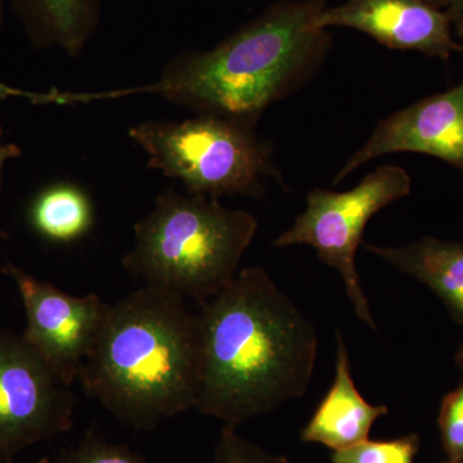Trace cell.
<instances>
[{
  "instance_id": "4fadbf2b",
  "label": "cell",
  "mask_w": 463,
  "mask_h": 463,
  "mask_svg": "<svg viewBox=\"0 0 463 463\" xmlns=\"http://www.w3.org/2000/svg\"><path fill=\"white\" fill-rule=\"evenodd\" d=\"M27 38L38 50L78 56L99 25L102 0H11Z\"/></svg>"
},
{
  "instance_id": "9c48e42d",
  "label": "cell",
  "mask_w": 463,
  "mask_h": 463,
  "mask_svg": "<svg viewBox=\"0 0 463 463\" xmlns=\"http://www.w3.org/2000/svg\"><path fill=\"white\" fill-rule=\"evenodd\" d=\"M412 152L437 157L463 172V81L389 115L347 158L334 184L386 155Z\"/></svg>"
},
{
  "instance_id": "8992f818",
  "label": "cell",
  "mask_w": 463,
  "mask_h": 463,
  "mask_svg": "<svg viewBox=\"0 0 463 463\" xmlns=\"http://www.w3.org/2000/svg\"><path fill=\"white\" fill-rule=\"evenodd\" d=\"M411 190L410 174L397 165L377 167L349 191L316 188L307 194L306 210L291 228L274 240L273 245L312 246L323 263L340 274L356 317L376 330L356 272V250L364 243V232L373 216L390 203L407 197Z\"/></svg>"
},
{
  "instance_id": "ac0fdd59",
  "label": "cell",
  "mask_w": 463,
  "mask_h": 463,
  "mask_svg": "<svg viewBox=\"0 0 463 463\" xmlns=\"http://www.w3.org/2000/svg\"><path fill=\"white\" fill-rule=\"evenodd\" d=\"M213 463H289L288 457L267 452L258 444L241 437L236 429H222Z\"/></svg>"
},
{
  "instance_id": "e0dca14e",
  "label": "cell",
  "mask_w": 463,
  "mask_h": 463,
  "mask_svg": "<svg viewBox=\"0 0 463 463\" xmlns=\"http://www.w3.org/2000/svg\"><path fill=\"white\" fill-rule=\"evenodd\" d=\"M438 425L446 463H463V373L458 386L441 401Z\"/></svg>"
},
{
  "instance_id": "8fae6325",
  "label": "cell",
  "mask_w": 463,
  "mask_h": 463,
  "mask_svg": "<svg viewBox=\"0 0 463 463\" xmlns=\"http://www.w3.org/2000/svg\"><path fill=\"white\" fill-rule=\"evenodd\" d=\"M336 344L334 383L300 432L301 440L322 444L332 452L368 440L374 422L389 412L385 405L368 403L356 389L349 353L340 332Z\"/></svg>"
},
{
  "instance_id": "9a60e30c",
  "label": "cell",
  "mask_w": 463,
  "mask_h": 463,
  "mask_svg": "<svg viewBox=\"0 0 463 463\" xmlns=\"http://www.w3.org/2000/svg\"><path fill=\"white\" fill-rule=\"evenodd\" d=\"M421 440L417 434H408L392 440L362 441L346 449L335 450L331 463H414Z\"/></svg>"
},
{
  "instance_id": "7a4b0ae2",
  "label": "cell",
  "mask_w": 463,
  "mask_h": 463,
  "mask_svg": "<svg viewBox=\"0 0 463 463\" xmlns=\"http://www.w3.org/2000/svg\"><path fill=\"white\" fill-rule=\"evenodd\" d=\"M325 7L326 0H279L212 50L178 54L152 83L96 93L52 90L45 100L156 96L255 128L265 109L309 83L330 53V33L317 26Z\"/></svg>"
},
{
  "instance_id": "30bf717a",
  "label": "cell",
  "mask_w": 463,
  "mask_h": 463,
  "mask_svg": "<svg viewBox=\"0 0 463 463\" xmlns=\"http://www.w3.org/2000/svg\"><path fill=\"white\" fill-rule=\"evenodd\" d=\"M317 26L347 27L367 33L390 50L419 52L448 60L458 52L446 9L425 0H346L322 9Z\"/></svg>"
},
{
  "instance_id": "7c38bea8",
  "label": "cell",
  "mask_w": 463,
  "mask_h": 463,
  "mask_svg": "<svg viewBox=\"0 0 463 463\" xmlns=\"http://www.w3.org/2000/svg\"><path fill=\"white\" fill-rule=\"evenodd\" d=\"M399 272L428 286L463 327V242L422 237L402 246L362 243Z\"/></svg>"
},
{
  "instance_id": "277c9868",
  "label": "cell",
  "mask_w": 463,
  "mask_h": 463,
  "mask_svg": "<svg viewBox=\"0 0 463 463\" xmlns=\"http://www.w3.org/2000/svg\"><path fill=\"white\" fill-rule=\"evenodd\" d=\"M258 228L251 213L169 188L134 225L123 267L145 285L203 303L233 281Z\"/></svg>"
},
{
  "instance_id": "5b68a950",
  "label": "cell",
  "mask_w": 463,
  "mask_h": 463,
  "mask_svg": "<svg viewBox=\"0 0 463 463\" xmlns=\"http://www.w3.org/2000/svg\"><path fill=\"white\" fill-rule=\"evenodd\" d=\"M129 137L147 154L148 167L181 182L191 194L261 197L268 182L285 184L272 146L254 127L230 118L145 121L130 127Z\"/></svg>"
},
{
  "instance_id": "ffe728a7",
  "label": "cell",
  "mask_w": 463,
  "mask_h": 463,
  "mask_svg": "<svg viewBox=\"0 0 463 463\" xmlns=\"http://www.w3.org/2000/svg\"><path fill=\"white\" fill-rule=\"evenodd\" d=\"M18 156H21V149L14 143L3 141V128L0 125V179H2L3 167H5V163Z\"/></svg>"
},
{
  "instance_id": "d4e9b609",
  "label": "cell",
  "mask_w": 463,
  "mask_h": 463,
  "mask_svg": "<svg viewBox=\"0 0 463 463\" xmlns=\"http://www.w3.org/2000/svg\"><path fill=\"white\" fill-rule=\"evenodd\" d=\"M443 463H446V462H443Z\"/></svg>"
},
{
  "instance_id": "3957f363",
  "label": "cell",
  "mask_w": 463,
  "mask_h": 463,
  "mask_svg": "<svg viewBox=\"0 0 463 463\" xmlns=\"http://www.w3.org/2000/svg\"><path fill=\"white\" fill-rule=\"evenodd\" d=\"M203 343L187 298L145 285L109 306L78 381L88 397L136 430L196 408Z\"/></svg>"
},
{
  "instance_id": "44dd1931",
  "label": "cell",
  "mask_w": 463,
  "mask_h": 463,
  "mask_svg": "<svg viewBox=\"0 0 463 463\" xmlns=\"http://www.w3.org/2000/svg\"><path fill=\"white\" fill-rule=\"evenodd\" d=\"M455 362L457 367H458L463 373V343L458 346V349H457Z\"/></svg>"
},
{
  "instance_id": "603a6c76",
  "label": "cell",
  "mask_w": 463,
  "mask_h": 463,
  "mask_svg": "<svg viewBox=\"0 0 463 463\" xmlns=\"http://www.w3.org/2000/svg\"><path fill=\"white\" fill-rule=\"evenodd\" d=\"M3 20H5V0H0V29H2Z\"/></svg>"
},
{
  "instance_id": "d6986e66",
  "label": "cell",
  "mask_w": 463,
  "mask_h": 463,
  "mask_svg": "<svg viewBox=\"0 0 463 463\" xmlns=\"http://www.w3.org/2000/svg\"><path fill=\"white\" fill-rule=\"evenodd\" d=\"M446 12L452 29L455 30L457 36L463 41V0H450Z\"/></svg>"
},
{
  "instance_id": "52a82bcc",
  "label": "cell",
  "mask_w": 463,
  "mask_h": 463,
  "mask_svg": "<svg viewBox=\"0 0 463 463\" xmlns=\"http://www.w3.org/2000/svg\"><path fill=\"white\" fill-rule=\"evenodd\" d=\"M76 403L24 335L0 330V461L71 430Z\"/></svg>"
},
{
  "instance_id": "2e32d148",
  "label": "cell",
  "mask_w": 463,
  "mask_h": 463,
  "mask_svg": "<svg viewBox=\"0 0 463 463\" xmlns=\"http://www.w3.org/2000/svg\"><path fill=\"white\" fill-rule=\"evenodd\" d=\"M48 463H149L142 453L127 444L112 443L99 432L90 431L79 443L63 448Z\"/></svg>"
},
{
  "instance_id": "cb8c5ba5",
  "label": "cell",
  "mask_w": 463,
  "mask_h": 463,
  "mask_svg": "<svg viewBox=\"0 0 463 463\" xmlns=\"http://www.w3.org/2000/svg\"><path fill=\"white\" fill-rule=\"evenodd\" d=\"M458 52H461V53H463V41L461 43H458Z\"/></svg>"
},
{
  "instance_id": "6da1fadb",
  "label": "cell",
  "mask_w": 463,
  "mask_h": 463,
  "mask_svg": "<svg viewBox=\"0 0 463 463\" xmlns=\"http://www.w3.org/2000/svg\"><path fill=\"white\" fill-rule=\"evenodd\" d=\"M203 367L196 410L239 429L304 397L318 332L261 267L240 270L200 303Z\"/></svg>"
},
{
  "instance_id": "5bb4252c",
  "label": "cell",
  "mask_w": 463,
  "mask_h": 463,
  "mask_svg": "<svg viewBox=\"0 0 463 463\" xmlns=\"http://www.w3.org/2000/svg\"><path fill=\"white\" fill-rule=\"evenodd\" d=\"M93 218L90 197L72 184L52 185L39 194L30 210L33 227L53 242L80 239L90 230Z\"/></svg>"
},
{
  "instance_id": "ba28073f",
  "label": "cell",
  "mask_w": 463,
  "mask_h": 463,
  "mask_svg": "<svg viewBox=\"0 0 463 463\" xmlns=\"http://www.w3.org/2000/svg\"><path fill=\"white\" fill-rule=\"evenodd\" d=\"M0 272L16 283L20 292L27 322L24 337L71 388L99 339L109 304L96 294H67L9 261Z\"/></svg>"
},
{
  "instance_id": "7402d4cb",
  "label": "cell",
  "mask_w": 463,
  "mask_h": 463,
  "mask_svg": "<svg viewBox=\"0 0 463 463\" xmlns=\"http://www.w3.org/2000/svg\"><path fill=\"white\" fill-rule=\"evenodd\" d=\"M429 5H434V7L440 9H447L449 5L450 0H425Z\"/></svg>"
}]
</instances>
